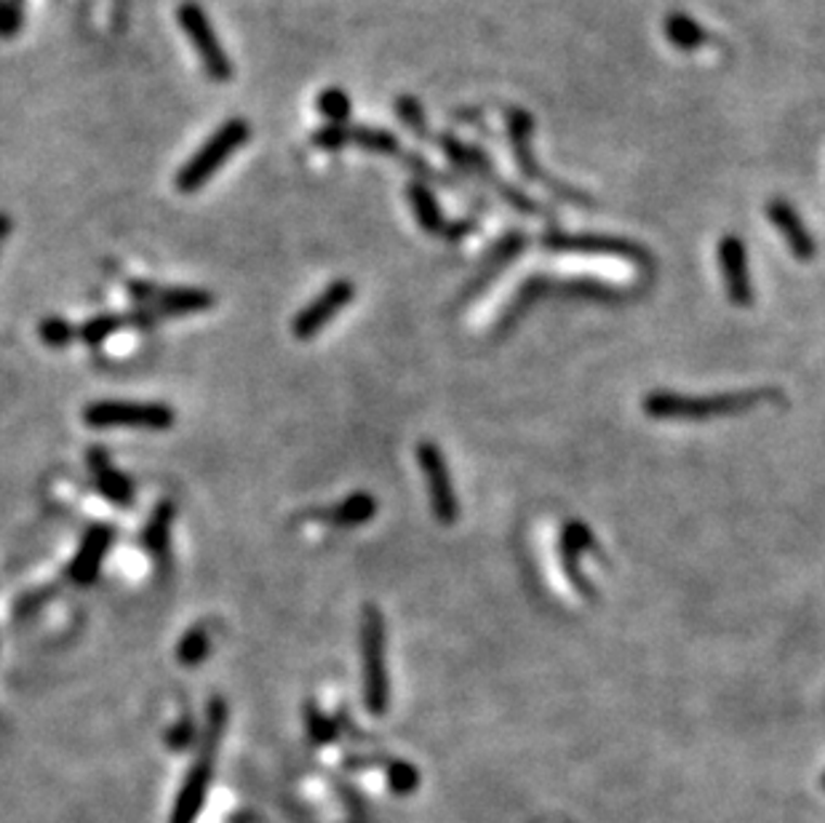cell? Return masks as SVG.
<instances>
[{
  "instance_id": "1",
  "label": "cell",
  "mask_w": 825,
  "mask_h": 823,
  "mask_svg": "<svg viewBox=\"0 0 825 823\" xmlns=\"http://www.w3.org/2000/svg\"><path fill=\"white\" fill-rule=\"evenodd\" d=\"M433 142L441 147V153L447 155L449 164L457 166V169L463 171L465 177H470V180H481L484 185L492 188L494 193H498L505 204H511L516 211H521V215H534V217L547 215L538 201H532L527 193H524V190L511 185V182L498 175V169H494L492 160H489V155L484 153V150L467 145V142L457 140L454 134H438L433 137Z\"/></svg>"
},
{
  "instance_id": "2",
  "label": "cell",
  "mask_w": 825,
  "mask_h": 823,
  "mask_svg": "<svg viewBox=\"0 0 825 823\" xmlns=\"http://www.w3.org/2000/svg\"><path fill=\"white\" fill-rule=\"evenodd\" d=\"M252 126L244 118H230L198 147V153L177 171V190L180 193H195L228 164V158L233 153H239L241 147L249 142Z\"/></svg>"
},
{
  "instance_id": "3",
  "label": "cell",
  "mask_w": 825,
  "mask_h": 823,
  "mask_svg": "<svg viewBox=\"0 0 825 823\" xmlns=\"http://www.w3.org/2000/svg\"><path fill=\"white\" fill-rule=\"evenodd\" d=\"M505 124H507V142H511V153H513V158H516V166H518V171H521L524 180L545 188L547 193L558 195V198L567 201V204L593 206V201L588 198L585 193H580V190L558 182L556 177L547 175V171L538 164V158H534V150H532V134H534L532 115H529L527 111H521V107H507Z\"/></svg>"
},
{
  "instance_id": "4",
  "label": "cell",
  "mask_w": 825,
  "mask_h": 823,
  "mask_svg": "<svg viewBox=\"0 0 825 823\" xmlns=\"http://www.w3.org/2000/svg\"><path fill=\"white\" fill-rule=\"evenodd\" d=\"M772 390H748V394L711 396V399H684L671 394H652L644 401V412L655 420H708L719 414H737L751 410L759 401L770 399Z\"/></svg>"
},
{
  "instance_id": "5",
  "label": "cell",
  "mask_w": 825,
  "mask_h": 823,
  "mask_svg": "<svg viewBox=\"0 0 825 823\" xmlns=\"http://www.w3.org/2000/svg\"><path fill=\"white\" fill-rule=\"evenodd\" d=\"M361 658H363V700L374 717L388 709V666H385V620L374 604L361 615Z\"/></svg>"
},
{
  "instance_id": "6",
  "label": "cell",
  "mask_w": 825,
  "mask_h": 823,
  "mask_svg": "<svg viewBox=\"0 0 825 823\" xmlns=\"http://www.w3.org/2000/svg\"><path fill=\"white\" fill-rule=\"evenodd\" d=\"M91 428H147L166 430L175 425V410L153 401H96L83 412Z\"/></svg>"
},
{
  "instance_id": "7",
  "label": "cell",
  "mask_w": 825,
  "mask_h": 823,
  "mask_svg": "<svg viewBox=\"0 0 825 823\" xmlns=\"http://www.w3.org/2000/svg\"><path fill=\"white\" fill-rule=\"evenodd\" d=\"M224 722H228V706H224L222 698H211L209 706H206V733H204V746H201L198 762H195L193 773H190L188 786H184L180 808H177V819L184 823L190 815L198 810L201 797H204L206 786H209V775H211V764H215V754L219 746V738H222Z\"/></svg>"
},
{
  "instance_id": "8",
  "label": "cell",
  "mask_w": 825,
  "mask_h": 823,
  "mask_svg": "<svg viewBox=\"0 0 825 823\" xmlns=\"http://www.w3.org/2000/svg\"><path fill=\"white\" fill-rule=\"evenodd\" d=\"M177 20H180L184 36L193 40L195 51H198L201 62H204L206 67V75H209L211 80H217V83L233 80V62L224 54L222 43H219L215 33V25H211V20L206 16V11L201 9L198 3H193V0H188V3H182L180 11H177Z\"/></svg>"
},
{
  "instance_id": "9",
  "label": "cell",
  "mask_w": 825,
  "mask_h": 823,
  "mask_svg": "<svg viewBox=\"0 0 825 823\" xmlns=\"http://www.w3.org/2000/svg\"><path fill=\"white\" fill-rule=\"evenodd\" d=\"M131 297L137 299L140 308H150L155 316H195L206 313L215 305V295L206 290H193V286H166L150 284V281H131Z\"/></svg>"
},
{
  "instance_id": "10",
  "label": "cell",
  "mask_w": 825,
  "mask_h": 823,
  "mask_svg": "<svg viewBox=\"0 0 825 823\" xmlns=\"http://www.w3.org/2000/svg\"><path fill=\"white\" fill-rule=\"evenodd\" d=\"M315 147L321 150H343V147H361L369 153L379 155H398L401 142L394 131L377 129V126H353V124H326L310 137Z\"/></svg>"
},
{
  "instance_id": "11",
  "label": "cell",
  "mask_w": 825,
  "mask_h": 823,
  "mask_svg": "<svg viewBox=\"0 0 825 823\" xmlns=\"http://www.w3.org/2000/svg\"><path fill=\"white\" fill-rule=\"evenodd\" d=\"M353 297L356 286L350 284V281H332L313 303H308L299 310L297 319L292 321V335L297 339H313L315 335H321L323 326H326L334 316L343 313Z\"/></svg>"
},
{
  "instance_id": "12",
  "label": "cell",
  "mask_w": 825,
  "mask_h": 823,
  "mask_svg": "<svg viewBox=\"0 0 825 823\" xmlns=\"http://www.w3.org/2000/svg\"><path fill=\"white\" fill-rule=\"evenodd\" d=\"M417 463L423 468L425 479H428L430 505L436 519L441 524H454V519H457V498H454L452 481H449V468L443 463V454L438 452L436 445L423 441L417 447Z\"/></svg>"
},
{
  "instance_id": "13",
  "label": "cell",
  "mask_w": 825,
  "mask_h": 823,
  "mask_svg": "<svg viewBox=\"0 0 825 823\" xmlns=\"http://www.w3.org/2000/svg\"><path fill=\"white\" fill-rule=\"evenodd\" d=\"M719 265L724 275L726 295L740 308H748L753 303L751 270H748V249L737 235H724L719 241Z\"/></svg>"
},
{
  "instance_id": "14",
  "label": "cell",
  "mask_w": 825,
  "mask_h": 823,
  "mask_svg": "<svg viewBox=\"0 0 825 823\" xmlns=\"http://www.w3.org/2000/svg\"><path fill=\"white\" fill-rule=\"evenodd\" d=\"M545 249L553 252H582V255H617L628 260H646V252L631 241L611 239V235H567V233H547Z\"/></svg>"
},
{
  "instance_id": "15",
  "label": "cell",
  "mask_w": 825,
  "mask_h": 823,
  "mask_svg": "<svg viewBox=\"0 0 825 823\" xmlns=\"http://www.w3.org/2000/svg\"><path fill=\"white\" fill-rule=\"evenodd\" d=\"M115 532L107 524H94V527L86 529L83 540H80V549L75 554L70 564V578L78 586H91L102 573V562L113 549Z\"/></svg>"
},
{
  "instance_id": "16",
  "label": "cell",
  "mask_w": 825,
  "mask_h": 823,
  "mask_svg": "<svg viewBox=\"0 0 825 823\" xmlns=\"http://www.w3.org/2000/svg\"><path fill=\"white\" fill-rule=\"evenodd\" d=\"M766 217L775 224L777 233L783 235V241H786L788 249L794 252V257H799V260H812V257H815V239H812V233L807 230L799 211H796L788 201L772 198L770 204H766Z\"/></svg>"
},
{
  "instance_id": "17",
  "label": "cell",
  "mask_w": 825,
  "mask_h": 823,
  "mask_svg": "<svg viewBox=\"0 0 825 823\" xmlns=\"http://www.w3.org/2000/svg\"><path fill=\"white\" fill-rule=\"evenodd\" d=\"M89 468L91 476H94L96 489L109 500L113 505H120V509H129L134 503V487H131L129 476L120 474L113 463H109V454L105 449L94 447L89 452Z\"/></svg>"
},
{
  "instance_id": "18",
  "label": "cell",
  "mask_w": 825,
  "mask_h": 823,
  "mask_svg": "<svg viewBox=\"0 0 825 823\" xmlns=\"http://www.w3.org/2000/svg\"><path fill=\"white\" fill-rule=\"evenodd\" d=\"M407 198L420 228L430 235H443L447 220H443V211H441V204H438L436 193H433L425 182L414 180L407 185Z\"/></svg>"
},
{
  "instance_id": "19",
  "label": "cell",
  "mask_w": 825,
  "mask_h": 823,
  "mask_svg": "<svg viewBox=\"0 0 825 823\" xmlns=\"http://www.w3.org/2000/svg\"><path fill=\"white\" fill-rule=\"evenodd\" d=\"M374 514H377V503H374L372 494L356 492L350 494V498H345L339 505L319 511L315 519L332 524V527H359V524H366L372 519Z\"/></svg>"
},
{
  "instance_id": "20",
  "label": "cell",
  "mask_w": 825,
  "mask_h": 823,
  "mask_svg": "<svg viewBox=\"0 0 825 823\" xmlns=\"http://www.w3.org/2000/svg\"><path fill=\"white\" fill-rule=\"evenodd\" d=\"M175 503L171 500H160L158 509L150 516L147 527L142 532V545L153 556H166L169 554V538H171V524H175Z\"/></svg>"
},
{
  "instance_id": "21",
  "label": "cell",
  "mask_w": 825,
  "mask_h": 823,
  "mask_svg": "<svg viewBox=\"0 0 825 823\" xmlns=\"http://www.w3.org/2000/svg\"><path fill=\"white\" fill-rule=\"evenodd\" d=\"M662 30H666V38L682 51H695V49H700V46L708 43L706 27H702L700 22L692 20L689 14H682V11H673V14H668Z\"/></svg>"
},
{
  "instance_id": "22",
  "label": "cell",
  "mask_w": 825,
  "mask_h": 823,
  "mask_svg": "<svg viewBox=\"0 0 825 823\" xmlns=\"http://www.w3.org/2000/svg\"><path fill=\"white\" fill-rule=\"evenodd\" d=\"M524 246H527V235H524L521 230H513V233L503 235V239L498 241V246L492 249V255H489V260L484 262V270L476 279V286H473V290H484V286H487L489 281H492L494 275H498L500 270H503L505 265L524 249Z\"/></svg>"
},
{
  "instance_id": "23",
  "label": "cell",
  "mask_w": 825,
  "mask_h": 823,
  "mask_svg": "<svg viewBox=\"0 0 825 823\" xmlns=\"http://www.w3.org/2000/svg\"><path fill=\"white\" fill-rule=\"evenodd\" d=\"M394 107H396L398 120H401V124L407 126V129L412 131V134L417 137V140L433 142L428 118H425V107H423V102L417 100V97H412V94H401V97H398V100L394 102Z\"/></svg>"
},
{
  "instance_id": "24",
  "label": "cell",
  "mask_w": 825,
  "mask_h": 823,
  "mask_svg": "<svg viewBox=\"0 0 825 823\" xmlns=\"http://www.w3.org/2000/svg\"><path fill=\"white\" fill-rule=\"evenodd\" d=\"M315 107L328 124H348L350 115H353V102H350L348 91L339 89V86H328L315 100Z\"/></svg>"
},
{
  "instance_id": "25",
  "label": "cell",
  "mask_w": 825,
  "mask_h": 823,
  "mask_svg": "<svg viewBox=\"0 0 825 823\" xmlns=\"http://www.w3.org/2000/svg\"><path fill=\"white\" fill-rule=\"evenodd\" d=\"M126 324H129V316L102 313V316H94V319L86 321V324L78 330V337L83 339L86 345H102L107 337H113L115 332L124 330Z\"/></svg>"
},
{
  "instance_id": "26",
  "label": "cell",
  "mask_w": 825,
  "mask_h": 823,
  "mask_svg": "<svg viewBox=\"0 0 825 823\" xmlns=\"http://www.w3.org/2000/svg\"><path fill=\"white\" fill-rule=\"evenodd\" d=\"M209 631H206L204 626H195V629H190L188 634L180 639V644H177V660H180L182 666H198L204 664L206 655H209Z\"/></svg>"
},
{
  "instance_id": "27",
  "label": "cell",
  "mask_w": 825,
  "mask_h": 823,
  "mask_svg": "<svg viewBox=\"0 0 825 823\" xmlns=\"http://www.w3.org/2000/svg\"><path fill=\"white\" fill-rule=\"evenodd\" d=\"M398 155H401L403 166H407V169L412 171L414 180H417V182H425V185H428V182H433V185H443V188H452V190H463V185H457V182H454L452 177L443 175V171H438L436 166H430L428 160L423 158V155H417V153H403V150H401V153H398Z\"/></svg>"
},
{
  "instance_id": "28",
  "label": "cell",
  "mask_w": 825,
  "mask_h": 823,
  "mask_svg": "<svg viewBox=\"0 0 825 823\" xmlns=\"http://www.w3.org/2000/svg\"><path fill=\"white\" fill-rule=\"evenodd\" d=\"M38 335L49 348H65V345H70L78 337V330L73 324H67L65 319H60V316H51V319L40 321Z\"/></svg>"
},
{
  "instance_id": "29",
  "label": "cell",
  "mask_w": 825,
  "mask_h": 823,
  "mask_svg": "<svg viewBox=\"0 0 825 823\" xmlns=\"http://www.w3.org/2000/svg\"><path fill=\"white\" fill-rule=\"evenodd\" d=\"M25 22V0H0V38L20 36Z\"/></svg>"
},
{
  "instance_id": "30",
  "label": "cell",
  "mask_w": 825,
  "mask_h": 823,
  "mask_svg": "<svg viewBox=\"0 0 825 823\" xmlns=\"http://www.w3.org/2000/svg\"><path fill=\"white\" fill-rule=\"evenodd\" d=\"M470 233H476V220H454L447 222V228H443V239L449 241H460Z\"/></svg>"
},
{
  "instance_id": "31",
  "label": "cell",
  "mask_w": 825,
  "mask_h": 823,
  "mask_svg": "<svg viewBox=\"0 0 825 823\" xmlns=\"http://www.w3.org/2000/svg\"><path fill=\"white\" fill-rule=\"evenodd\" d=\"M11 228H14L11 217L5 215V211H0V249H3L5 239H9V235H11Z\"/></svg>"
}]
</instances>
